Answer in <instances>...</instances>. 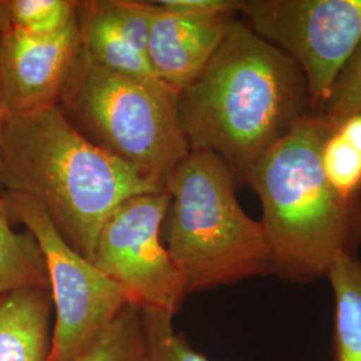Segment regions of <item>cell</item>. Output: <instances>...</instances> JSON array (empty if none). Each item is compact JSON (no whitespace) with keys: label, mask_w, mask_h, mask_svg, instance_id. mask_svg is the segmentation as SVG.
I'll use <instances>...</instances> for the list:
<instances>
[{"label":"cell","mask_w":361,"mask_h":361,"mask_svg":"<svg viewBox=\"0 0 361 361\" xmlns=\"http://www.w3.org/2000/svg\"><path fill=\"white\" fill-rule=\"evenodd\" d=\"M104 8L130 44L147 58L152 1L102 0ZM149 59V58H147Z\"/></svg>","instance_id":"20"},{"label":"cell","mask_w":361,"mask_h":361,"mask_svg":"<svg viewBox=\"0 0 361 361\" xmlns=\"http://www.w3.org/2000/svg\"><path fill=\"white\" fill-rule=\"evenodd\" d=\"M155 3L168 13L192 18L238 13V0H161Z\"/></svg>","instance_id":"21"},{"label":"cell","mask_w":361,"mask_h":361,"mask_svg":"<svg viewBox=\"0 0 361 361\" xmlns=\"http://www.w3.org/2000/svg\"><path fill=\"white\" fill-rule=\"evenodd\" d=\"M238 18L240 13L182 16L152 1L147 58L157 78L180 92L205 68Z\"/></svg>","instance_id":"10"},{"label":"cell","mask_w":361,"mask_h":361,"mask_svg":"<svg viewBox=\"0 0 361 361\" xmlns=\"http://www.w3.org/2000/svg\"><path fill=\"white\" fill-rule=\"evenodd\" d=\"M231 169L216 154L190 150L171 171L162 241L186 295L271 274V247L261 221L235 197Z\"/></svg>","instance_id":"4"},{"label":"cell","mask_w":361,"mask_h":361,"mask_svg":"<svg viewBox=\"0 0 361 361\" xmlns=\"http://www.w3.org/2000/svg\"><path fill=\"white\" fill-rule=\"evenodd\" d=\"M80 50L78 16L73 25L49 37L6 28L0 34V87L8 116L59 106Z\"/></svg>","instance_id":"9"},{"label":"cell","mask_w":361,"mask_h":361,"mask_svg":"<svg viewBox=\"0 0 361 361\" xmlns=\"http://www.w3.org/2000/svg\"><path fill=\"white\" fill-rule=\"evenodd\" d=\"M73 361H146L142 308L129 302Z\"/></svg>","instance_id":"15"},{"label":"cell","mask_w":361,"mask_h":361,"mask_svg":"<svg viewBox=\"0 0 361 361\" xmlns=\"http://www.w3.org/2000/svg\"><path fill=\"white\" fill-rule=\"evenodd\" d=\"M334 133L322 113L310 111L262 155L245 182L262 207L271 274L285 283L322 280L337 258L361 249V194L337 193L322 166L324 143Z\"/></svg>","instance_id":"3"},{"label":"cell","mask_w":361,"mask_h":361,"mask_svg":"<svg viewBox=\"0 0 361 361\" xmlns=\"http://www.w3.org/2000/svg\"><path fill=\"white\" fill-rule=\"evenodd\" d=\"M322 166L337 193L345 198L361 194V157L337 131L324 143Z\"/></svg>","instance_id":"18"},{"label":"cell","mask_w":361,"mask_h":361,"mask_svg":"<svg viewBox=\"0 0 361 361\" xmlns=\"http://www.w3.org/2000/svg\"><path fill=\"white\" fill-rule=\"evenodd\" d=\"M337 133L356 150L361 157V113L352 116L337 129Z\"/></svg>","instance_id":"22"},{"label":"cell","mask_w":361,"mask_h":361,"mask_svg":"<svg viewBox=\"0 0 361 361\" xmlns=\"http://www.w3.org/2000/svg\"><path fill=\"white\" fill-rule=\"evenodd\" d=\"M310 111L300 66L241 18L205 68L177 95L189 149L217 155L243 183L262 155Z\"/></svg>","instance_id":"1"},{"label":"cell","mask_w":361,"mask_h":361,"mask_svg":"<svg viewBox=\"0 0 361 361\" xmlns=\"http://www.w3.org/2000/svg\"><path fill=\"white\" fill-rule=\"evenodd\" d=\"M13 224H22L42 250L54 308L49 361H73L129 302V293L63 240L38 202L3 192Z\"/></svg>","instance_id":"6"},{"label":"cell","mask_w":361,"mask_h":361,"mask_svg":"<svg viewBox=\"0 0 361 361\" xmlns=\"http://www.w3.org/2000/svg\"><path fill=\"white\" fill-rule=\"evenodd\" d=\"M146 361H210L174 329L173 314L159 310H143Z\"/></svg>","instance_id":"17"},{"label":"cell","mask_w":361,"mask_h":361,"mask_svg":"<svg viewBox=\"0 0 361 361\" xmlns=\"http://www.w3.org/2000/svg\"><path fill=\"white\" fill-rule=\"evenodd\" d=\"M177 95L162 82L111 73L82 49L59 109L83 138L165 190L171 171L190 152Z\"/></svg>","instance_id":"5"},{"label":"cell","mask_w":361,"mask_h":361,"mask_svg":"<svg viewBox=\"0 0 361 361\" xmlns=\"http://www.w3.org/2000/svg\"><path fill=\"white\" fill-rule=\"evenodd\" d=\"M241 20L302 70L313 113L361 42V0H238Z\"/></svg>","instance_id":"7"},{"label":"cell","mask_w":361,"mask_h":361,"mask_svg":"<svg viewBox=\"0 0 361 361\" xmlns=\"http://www.w3.org/2000/svg\"><path fill=\"white\" fill-rule=\"evenodd\" d=\"M78 0H7L10 27L32 37H49L77 20Z\"/></svg>","instance_id":"16"},{"label":"cell","mask_w":361,"mask_h":361,"mask_svg":"<svg viewBox=\"0 0 361 361\" xmlns=\"http://www.w3.org/2000/svg\"><path fill=\"white\" fill-rule=\"evenodd\" d=\"M52 313L47 288H23L1 295L0 361H49Z\"/></svg>","instance_id":"11"},{"label":"cell","mask_w":361,"mask_h":361,"mask_svg":"<svg viewBox=\"0 0 361 361\" xmlns=\"http://www.w3.org/2000/svg\"><path fill=\"white\" fill-rule=\"evenodd\" d=\"M326 279L334 293L332 361H361V258H337Z\"/></svg>","instance_id":"13"},{"label":"cell","mask_w":361,"mask_h":361,"mask_svg":"<svg viewBox=\"0 0 361 361\" xmlns=\"http://www.w3.org/2000/svg\"><path fill=\"white\" fill-rule=\"evenodd\" d=\"M8 27H10V18H8L7 0H0V34Z\"/></svg>","instance_id":"24"},{"label":"cell","mask_w":361,"mask_h":361,"mask_svg":"<svg viewBox=\"0 0 361 361\" xmlns=\"http://www.w3.org/2000/svg\"><path fill=\"white\" fill-rule=\"evenodd\" d=\"M78 26L82 49L94 63L122 77L142 82H161L149 59L122 35L106 11L102 0H82L78 3Z\"/></svg>","instance_id":"12"},{"label":"cell","mask_w":361,"mask_h":361,"mask_svg":"<svg viewBox=\"0 0 361 361\" xmlns=\"http://www.w3.org/2000/svg\"><path fill=\"white\" fill-rule=\"evenodd\" d=\"M23 288L49 289V273L35 237L13 229L0 193V296Z\"/></svg>","instance_id":"14"},{"label":"cell","mask_w":361,"mask_h":361,"mask_svg":"<svg viewBox=\"0 0 361 361\" xmlns=\"http://www.w3.org/2000/svg\"><path fill=\"white\" fill-rule=\"evenodd\" d=\"M361 113V42L336 78L323 114L331 128L337 131L343 122Z\"/></svg>","instance_id":"19"},{"label":"cell","mask_w":361,"mask_h":361,"mask_svg":"<svg viewBox=\"0 0 361 361\" xmlns=\"http://www.w3.org/2000/svg\"><path fill=\"white\" fill-rule=\"evenodd\" d=\"M169 201L165 190L121 204L102 226L92 264L143 310H165L174 316L188 295L162 241Z\"/></svg>","instance_id":"8"},{"label":"cell","mask_w":361,"mask_h":361,"mask_svg":"<svg viewBox=\"0 0 361 361\" xmlns=\"http://www.w3.org/2000/svg\"><path fill=\"white\" fill-rule=\"evenodd\" d=\"M0 188L38 202L66 243L91 262L116 207L137 195L165 192L83 138L59 106L8 116Z\"/></svg>","instance_id":"2"},{"label":"cell","mask_w":361,"mask_h":361,"mask_svg":"<svg viewBox=\"0 0 361 361\" xmlns=\"http://www.w3.org/2000/svg\"><path fill=\"white\" fill-rule=\"evenodd\" d=\"M8 111L7 107L4 104V98H3V92H1V87H0V153H1V141H3V134L6 130V125L8 121Z\"/></svg>","instance_id":"23"}]
</instances>
